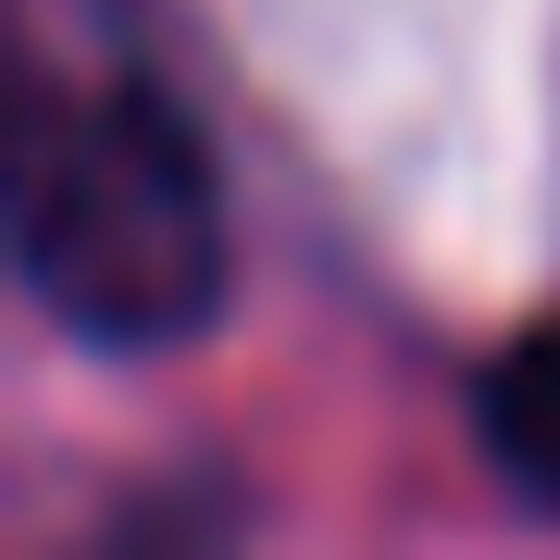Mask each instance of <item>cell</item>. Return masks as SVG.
<instances>
[{
	"instance_id": "2",
	"label": "cell",
	"mask_w": 560,
	"mask_h": 560,
	"mask_svg": "<svg viewBox=\"0 0 560 560\" xmlns=\"http://www.w3.org/2000/svg\"><path fill=\"white\" fill-rule=\"evenodd\" d=\"M474 436H486V460H499L536 511H560V324H536V337H511L486 361Z\"/></svg>"
},
{
	"instance_id": "1",
	"label": "cell",
	"mask_w": 560,
	"mask_h": 560,
	"mask_svg": "<svg viewBox=\"0 0 560 560\" xmlns=\"http://www.w3.org/2000/svg\"><path fill=\"white\" fill-rule=\"evenodd\" d=\"M13 249L62 337L187 349L224 312V200L200 125L138 75L38 101L13 175Z\"/></svg>"
}]
</instances>
